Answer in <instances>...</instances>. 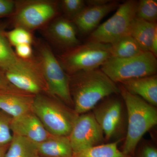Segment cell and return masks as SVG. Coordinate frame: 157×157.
Returning a JSON list of instances; mask_svg holds the SVG:
<instances>
[{
    "mask_svg": "<svg viewBox=\"0 0 157 157\" xmlns=\"http://www.w3.org/2000/svg\"><path fill=\"white\" fill-rule=\"evenodd\" d=\"M127 112V129L121 151L132 156L141 138L157 124L155 107L118 86Z\"/></svg>",
    "mask_w": 157,
    "mask_h": 157,
    "instance_id": "7a4b0ae2",
    "label": "cell"
},
{
    "mask_svg": "<svg viewBox=\"0 0 157 157\" xmlns=\"http://www.w3.org/2000/svg\"><path fill=\"white\" fill-rule=\"evenodd\" d=\"M12 118L0 109V145L9 144L12 140L10 126Z\"/></svg>",
    "mask_w": 157,
    "mask_h": 157,
    "instance_id": "484cf974",
    "label": "cell"
},
{
    "mask_svg": "<svg viewBox=\"0 0 157 157\" xmlns=\"http://www.w3.org/2000/svg\"><path fill=\"white\" fill-rule=\"evenodd\" d=\"M35 95L26 92L14 86L0 90V109L12 117L32 110Z\"/></svg>",
    "mask_w": 157,
    "mask_h": 157,
    "instance_id": "4fadbf2b",
    "label": "cell"
},
{
    "mask_svg": "<svg viewBox=\"0 0 157 157\" xmlns=\"http://www.w3.org/2000/svg\"><path fill=\"white\" fill-rule=\"evenodd\" d=\"M138 1L128 0L120 4L115 13L90 34L88 41L112 44L129 35L136 18Z\"/></svg>",
    "mask_w": 157,
    "mask_h": 157,
    "instance_id": "52a82bcc",
    "label": "cell"
},
{
    "mask_svg": "<svg viewBox=\"0 0 157 157\" xmlns=\"http://www.w3.org/2000/svg\"><path fill=\"white\" fill-rule=\"evenodd\" d=\"M120 5L119 1L112 0L103 6H86L72 22L81 34H91L99 26L102 19L117 9Z\"/></svg>",
    "mask_w": 157,
    "mask_h": 157,
    "instance_id": "5bb4252c",
    "label": "cell"
},
{
    "mask_svg": "<svg viewBox=\"0 0 157 157\" xmlns=\"http://www.w3.org/2000/svg\"><path fill=\"white\" fill-rule=\"evenodd\" d=\"M11 84L21 90L36 95L48 94V88L44 78L28 73L5 72Z\"/></svg>",
    "mask_w": 157,
    "mask_h": 157,
    "instance_id": "ac0fdd59",
    "label": "cell"
},
{
    "mask_svg": "<svg viewBox=\"0 0 157 157\" xmlns=\"http://www.w3.org/2000/svg\"><path fill=\"white\" fill-rule=\"evenodd\" d=\"M5 157H40L37 143L28 138L12 135Z\"/></svg>",
    "mask_w": 157,
    "mask_h": 157,
    "instance_id": "ffe728a7",
    "label": "cell"
},
{
    "mask_svg": "<svg viewBox=\"0 0 157 157\" xmlns=\"http://www.w3.org/2000/svg\"><path fill=\"white\" fill-rule=\"evenodd\" d=\"M132 157H157V149L151 144H144L135 151Z\"/></svg>",
    "mask_w": 157,
    "mask_h": 157,
    "instance_id": "4316f807",
    "label": "cell"
},
{
    "mask_svg": "<svg viewBox=\"0 0 157 157\" xmlns=\"http://www.w3.org/2000/svg\"><path fill=\"white\" fill-rule=\"evenodd\" d=\"M117 95L105 98L93 109L94 117L107 140L121 137L125 128L122 99Z\"/></svg>",
    "mask_w": 157,
    "mask_h": 157,
    "instance_id": "9c48e42d",
    "label": "cell"
},
{
    "mask_svg": "<svg viewBox=\"0 0 157 157\" xmlns=\"http://www.w3.org/2000/svg\"><path fill=\"white\" fill-rule=\"evenodd\" d=\"M9 144L0 145V157H5L6 152L9 148Z\"/></svg>",
    "mask_w": 157,
    "mask_h": 157,
    "instance_id": "1f68e13d",
    "label": "cell"
},
{
    "mask_svg": "<svg viewBox=\"0 0 157 157\" xmlns=\"http://www.w3.org/2000/svg\"><path fill=\"white\" fill-rule=\"evenodd\" d=\"M10 129L12 135L26 137L36 143L44 141L51 135L32 110L12 118Z\"/></svg>",
    "mask_w": 157,
    "mask_h": 157,
    "instance_id": "7c38bea8",
    "label": "cell"
},
{
    "mask_svg": "<svg viewBox=\"0 0 157 157\" xmlns=\"http://www.w3.org/2000/svg\"><path fill=\"white\" fill-rule=\"evenodd\" d=\"M112 0H88L86 1V6H101L106 5L111 2Z\"/></svg>",
    "mask_w": 157,
    "mask_h": 157,
    "instance_id": "4dcf8cb0",
    "label": "cell"
},
{
    "mask_svg": "<svg viewBox=\"0 0 157 157\" xmlns=\"http://www.w3.org/2000/svg\"><path fill=\"white\" fill-rule=\"evenodd\" d=\"M61 3L65 17L72 21L86 6L83 0H63Z\"/></svg>",
    "mask_w": 157,
    "mask_h": 157,
    "instance_id": "d4e9b609",
    "label": "cell"
},
{
    "mask_svg": "<svg viewBox=\"0 0 157 157\" xmlns=\"http://www.w3.org/2000/svg\"><path fill=\"white\" fill-rule=\"evenodd\" d=\"M100 69L117 84L129 79L156 74L157 57L150 52H144L128 58H110Z\"/></svg>",
    "mask_w": 157,
    "mask_h": 157,
    "instance_id": "5b68a950",
    "label": "cell"
},
{
    "mask_svg": "<svg viewBox=\"0 0 157 157\" xmlns=\"http://www.w3.org/2000/svg\"><path fill=\"white\" fill-rule=\"evenodd\" d=\"M73 109L78 115L89 112L105 98L120 94L118 86L100 69L70 76Z\"/></svg>",
    "mask_w": 157,
    "mask_h": 157,
    "instance_id": "6da1fadb",
    "label": "cell"
},
{
    "mask_svg": "<svg viewBox=\"0 0 157 157\" xmlns=\"http://www.w3.org/2000/svg\"><path fill=\"white\" fill-rule=\"evenodd\" d=\"M111 45L88 41L59 56V63L69 76L101 67L111 58Z\"/></svg>",
    "mask_w": 157,
    "mask_h": 157,
    "instance_id": "277c9868",
    "label": "cell"
},
{
    "mask_svg": "<svg viewBox=\"0 0 157 157\" xmlns=\"http://www.w3.org/2000/svg\"><path fill=\"white\" fill-rule=\"evenodd\" d=\"M73 152L101 144L104 134L93 113L78 115L69 136Z\"/></svg>",
    "mask_w": 157,
    "mask_h": 157,
    "instance_id": "30bf717a",
    "label": "cell"
},
{
    "mask_svg": "<svg viewBox=\"0 0 157 157\" xmlns=\"http://www.w3.org/2000/svg\"><path fill=\"white\" fill-rule=\"evenodd\" d=\"M110 45L111 58H128L144 52L135 39L130 35L123 37Z\"/></svg>",
    "mask_w": 157,
    "mask_h": 157,
    "instance_id": "44dd1931",
    "label": "cell"
},
{
    "mask_svg": "<svg viewBox=\"0 0 157 157\" xmlns=\"http://www.w3.org/2000/svg\"><path fill=\"white\" fill-rule=\"evenodd\" d=\"M38 62L48 88V94L73 108L70 91V76L63 69L50 47L40 44Z\"/></svg>",
    "mask_w": 157,
    "mask_h": 157,
    "instance_id": "8992f818",
    "label": "cell"
},
{
    "mask_svg": "<svg viewBox=\"0 0 157 157\" xmlns=\"http://www.w3.org/2000/svg\"><path fill=\"white\" fill-rule=\"evenodd\" d=\"M15 52L17 56L23 59H32L33 49L29 44H21L15 46Z\"/></svg>",
    "mask_w": 157,
    "mask_h": 157,
    "instance_id": "f1b7e54d",
    "label": "cell"
},
{
    "mask_svg": "<svg viewBox=\"0 0 157 157\" xmlns=\"http://www.w3.org/2000/svg\"><path fill=\"white\" fill-rule=\"evenodd\" d=\"M47 33L52 42L66 50L80 44L76 36V27L65 17L54 20L48 27Z\"/></svg>",
    "mask_w": 157,
    "mask_h": 157,
    "instance_id": "9a60e30c",
    "label": "cell"
},
{
    "mask_svg": "<svg viewBox=\"0 0 157 157\" xmlns=\"http://www.w3.org/2000/svg\"><path fill=\"white\" fill-rule=\"evenodd\" d=\"M6 32V25L0 21V69L5 72L28 73L43 78L38 61L18 57L7 39Z\"/></svg>",
    "mask_w": 157,
    "mask_h": 157,
    "instance_id": "8fae6325",
    "label": "cell"
},
{
    "mask_svg": "<svg viewBox=\"0 0 157 157\" xmlns=\"http://www.w3.org/2000/svg\"><path fill=\"white\" fill-rule=\"evenodd\" d=\"M37 146L40 157H73L69 136L51 135Z\"/></svg>",
    "mask_w": 157,
    "mask_h": 157,
    "instance_id": "e0dca14e",
    "label": "cell"
},
{
    "mask_svg": "<svg viewBox=\"0 0 157 157\" xmlns=\"http://www.w3.org/2000/svg\"><path fill=\"white\" fill-rule=\"evenodd\" d=\"M58 3L47 0L15 2V10L11 14V21L15 28L29 32L45 25L56 16Z\"/></svg>",
    "mask_w": 157,
    "mask_h": 157,
    "instance_id": "ba28073f",
    "label": "cell"
},
{
    "mask_svg": "<svg viewBox=\"0 0 157 157\" xmlns=\"http://www.w3.org/2000/svg\"><path fill=\"white\" fill-rule=\"evenodd\" d=\"M13 86L8 80L5 72L0 69V90L6 89Z\"/></svg>",
    "mask_w": 157,
    "mask_h": 157,
    "instance_id": "f546056e",
    "label": "cell"
},
{
    "mask_svg": "<svg viewBox=\"0 0 157 157\" xmlns=\"http://www.w3.org/2000/svg\"><path fill=\"white\" fill-rule=\"evenodd\" d=\"M157 34V23L136 17L132 23L129 35L135 39L144 52H150L153 39Z\"/></svg>",
    "mask_w": 157,
    "mask_h": 157,
    "instance_id": "d6986e66",
    "label": "cell"
},
{
    "mask_svg": "<svg viewBox=\"0 0 157 157\" xmlns=\"http://www.w3.org/2000/svg\"><path fill=\"white\" fill-rule=\"evenodd\" d=\"M120 140L73 152V157H132L125 154L119 149L118 145Z\"/></svg>",
    "mask_w": 157,
    "mask_h": 157,
    "instance_id": "7402d4cb",
    "label": "cell"
},
{
    "mask_svg": "<svg viewBox=\"0 0 157 157\" xmlns=\"http://www.w3.org/2000/svg\"><path fill=\"white\" fill-rule=\"evenodd\" d=\"M132 94L140 97L149 104L157 106V76L133 78L119 83Z\"/></svg>",
    "mask_w": 157,
    "mask_h": 157,
    "instance_id": "2e32d148",
    "label": "cell"
},
{
    "mask_svg": "<svg viewBox=\"0 0 157 157\" xmlns=\"http://www.w3.org/2000/svg\"><path fill=\"white\" fill-rule=\"evenodd\" d=\"M6 36L11 45L15 46L21 44H29L33 42L30 32L21 28L16 27L11 31H6Z\"/></svg>",
    "mask_w": 157,
    "mask_h": 157,
    "instance_id": "cb8c5ba5",
    "label": "cell"
},
{
    "mask_svg": "<svg viewBox=\"0 0 157 157\" xmlns=\"http://www.w3.org/2000/svg\"><path fill=\"white\" fill-rule=\"evenodd\" d=\"M15 1L0 0V18L11 16L15 10Z\"/></svg>",
    "mask_w": 157,
    "mask_h": 157,
    "instance_id": "83f0119b",
    "label": "cell"
},
{
    "mask_svg": "<svg viewBox=\"0 0 157 157\" xmlns=\"http://www.w3.org/2000/svg\"><path fill=\"white\" fill-rule=\"evenodd\" d=\"M136 17L147 22L157 23V0H140L138 1Z\"/></svg>",
    "mask_w": 157,
    "mask_h": 157,
    "instance_id": "603a6c76",
    "label": "cell"
},
{
    "mask_svg": "<svg viewBox=\"0 0 157 157\" xmlns=\"http://www.w3.org/2000/svg\"><path fill=\"white\" fill-rule=\"evenodd\" d=\"M32 110L52 135L69 136L78 114L56 97L36 95Z\"/></svg>",
    "mask_w": 157,
    "mask_h": 157,
    "instance_id": "3957f363",
    "label": "cell"
}]
</instances>
